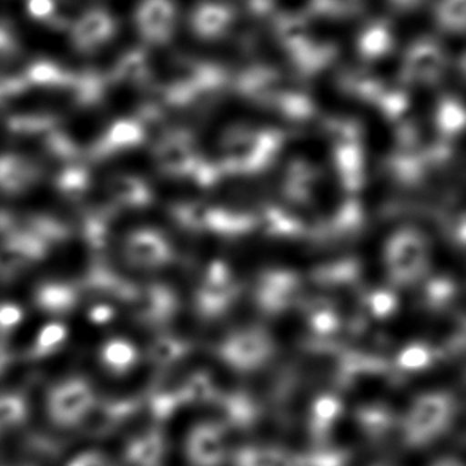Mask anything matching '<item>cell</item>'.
<instances>
[{
  "instance_id": "6da1fadb",
  "label": "cell",
  "mask_w": 466,
  "mask_h": 466,
  "mask_svg": "<svg viewBox=\"0 0 466 466\" xmlns=\"http://www.w3.org/2000/svg\"><path fill=\"white\" fill-rule=\"evenodd\" d=\"M454 419L455 403L451 395L442 391L420 395L398 422L404 446L412 451L429 448L448 435Z\"/></svg>"
},
{
  "instance_id": "7a4b0ae2",
  "label": "cell",
  "mask_w": 466,
  "mask_h": 466,
  "mask_svg": "<svg viewBox=\"0 0 466 466\" xmlns=\"http://www.w3.org/2000/svg\"><path fill=\"white\" fill-rule=\"evenodd\" d=\"M96 406V391L85 378H66L51 385L45 398L46 416L59 429H74L88 419Z\"/></svg>"
},
{
  "instance_id": "3957f363",
  "label": "cell",
  "mask_w": 466,
  "mask_h": 466,
  "mask_svg": "<svg viewBox=\"0 0 466 466\" xmlns=\"http://www.w3.org/2000/svg\"><path fill=\"white\" fill-rule=\"evenodd\" d=\"M189 466H223L229 459L228 427L217 420H202L188 430L183 444Z\"/></svg>"
},
{
  "instance_id": "277c9868",
  "label": "cell",
  "mask_w": 466,
  "mask_h": 466,
  "mask_svg": "<svg viewBox=\"0 0 466 466\" xmlns=\"http://www.w3.org/2000/svg\"><path fill=\"white\" fill-rule=\"evenodd\" d=\"M178 8L174 0H140L134 12V23L147 42L163 45L169 42L177 27Z\"/></svg>"
},
{
  "instance_id": "5b68a950",
  "label": "cell",
  "mask_w": 466,
  "mask_h": 466,
  "mask_svg": "<svg viewBox=\"0 0 466 466\" xmlns=\"http://www.w3.org/2000/svg\"><path fill=\"white\" fill-rule=\"evenodd\" d=\"M238 10L225 0H201L189 12V27L204 40L220 38L233 27Z\"/></svg>"
},
{
  "instance_id": "8992f818",
  "label": "cell",
  "mask_w": 466,
  "mask_h": 466,
  "mask_svg": "<svg viewBox=\"0 0 466 466\" xmlns=\"http://www.w3.org/2000/svg\"><path fill=\"white\" fill-rule=\"evenodd\" d=\"M116 29V19L107 10L93 8L76 19L72 25L70 37L76 50L89 53L110 42Z\"/></svg>"
},
{
  "instance_id": "52a82bcc",
  "label": "cell",
  "mask_w": 466,
  "mask_h": 466,
  "mask_svg": "<svg viewBox=\"0 0 466 466\" xmlns=\"http://www.w3.org/2000/svg\"><path fill=\"white\" fill-rule=\"evenodd\" d=\"M40 178V170L31 159L16 153L0 155V191L5 195H21L32 188Z\"/></svg>"
},
{
  "instance_id": "ba28073f",
  "label": "cell",
  "mask_w": 466,
  "mask_h": 466,
  "mask_svg": "<svg viewBox=\"0 0 466 466\" xmlns=\"http://www.w3.org/2000/svg\"><path fill=\"white\" fill-rule=\"evenodd\" d=\"M233 466H301L299 454L276 444H244L229 454Z\"/></svg>"
},
{
  "instance_id": "9c48e42d",
  "label": "cell",
  "mask_w": 466,
  "mask_h": 466,
  "mask_svg": "<svg viewBox=\"0 0 466 466\" xmlns=\"http://www.w3.org/2000/svg\"><path fill=\"white\" fill-rule=\"evenodd\" d=\"M340 412H342V406L338 398L323 395L315 400L310 410L308 427H309L310 438L317 446L327 444L328 436L339 420Z\"/></svg>"
},
{
  "instance_id": "30bf717a",
  "label": "cell",
  "mask_w": 466,
  "mask_h": 466,
  "mask_svg": "<svg viewBox=\"0 0 466 466\" xmlns=\"http://www.w3.org/2000/svg\"><path fill=\"white\" fill-rule=\"evenodd\" d=\"M166 440L159 430H148L133 438L127 448V461L133 466H161Z\"/></svg>"
},
{
  "instance_id": "8fae6325",
  "label": "cell",
  "mask_w": 466,
  "mask_h": 466,
  "mask_svg": "<svg viewBox=\"0 0 466 466\" xmlns=\"http://www.w3.org/2000/svg\"><path fill=\"white\" fill-rule=\"evenodd\" d=\"M395 35L391 25L384 18L372 19L361 29L359 35V50L365 57H380L393 48Z\"/></svg>"
},
{
  "instance_id": "7c38bea8",
  "label": "cell",
  "mask_w": 466,
  "mask_h": 466,
  "mask_svg": "<svg viewBox=\"0 0 466 466\" xmlns=\"http://www.w3.org/2000/svg\"><path fill=\"white\" fill-rule=\"evenodd\" d=\"M441 46L433 38L423 37L408 50V69L416 76H431L441 69Z\"/></svg>"
},
{
  "instance_id": "4fadbf2b",
  "label": "cell",
  "mask_w": 466,
  "mask_h": 466,
  "mask_svg": "<svg viewBox=\"0 0 466 466\" xmlns=\"http://www.w3.org/2000/svg\"><path fill=\"white\" fill-rule=\"evenodd\" d=\"M395 417L389 408L380 404L363 406L357 410V425L363 431V435L378 441L380 438L390 433V430L397 425Z\"/></svg>"
},
{
  "instance_id": "5bb4252c",
  "label": "cell",
  "mask_w": 466,
  "mask_h": 466,
  "mask_svg": "<svg viewBox=\"0 0 466 466\" xmlns=\"http://www.w3.org/2000/svg\"><path fill=\"white\" fill-rule=\"evenodd\" d=\"M40 309L46 312H66L76 303V293L66 284H44L35 293Z\"/></svg>"
},
{
  "instance_id": "9a60e30c",
  "label": "cell",
  "mask_w": 466,
  "mask_h": 466,
  "mask_svg": "<svg viewBox=\"0 0 466 466\" xmlns=\"http://www.w3.org/2000/svg\"><path fill=\"white\" fill-rule=\"evenodd\" d=\"M365 8V0H308L306 15L319 18H349Z\"/></svg>"
},
{
  "instance_id": "2e32d148",
  "label": "cell",
  "mask_w": 466,
  "mask_h": 466,
  "mask_svg": "<svg viewBox=\"0 0 466 466\" xmlns=\"http://www.w3.org/2000/svg\"><path fill=\"white\" fill-rule=\"evenodd\" d=\"M436 25L444 32H461L466 23V0H438L435 10Z\"/></svg>"
},
{
  "instance_id": "e0dca14e",
  "label": "cell",
  "mask_w": 466,
  "mask_h": 466,
  "mask_svg": "<svg viewBox=\"0 0 466 466\" xmlns=\"http://www.w3.org/2000/svg\"><path fill=\"white\" fill-rule=\"evenodd\" d=\"M225 408V420L223 423L228 429H250L257 420V408L250 403V400L242 397L228 398L223 403Z\"/></svg>"
},
{
  "instance_id": "ac0fdd59",
  "label": "cell",
  "mask_w": 466,
  "mask_h": 466,
  "mask_svg": "<svg viewBox=\"0 0 466 466\" xmlns=\"http://www.w3.org/2000/svg\"><path fill=\"white\" fill-rule=\"evenodd\" d=\"M66 339H67L66 325L59 323V321H51L48 325L40 328L37 338L34 340L32 355L37 357V359L48 357L51 353L56 352L57 349L66 342Z\"/></svg>"
},
{
  "instance_id": "d6986e66",
  "label": "cell",
  "mask_w": 466,
  "mask_h": 466,
  "mask_svg": "<svg viewBox=\"0 0 466 466\" xmlns=\"http://www.w3.org/2000/svg\"><path fill=\"white\" fill-rule=\"evenodd\" d=\"M101 361L108 371L123 374L134 365L133 349L123 340H110L102 347Z\"/></svg>"
},
{
  "instance_id": "ffe728a7",
  "label": "cell",
  "mask_w": 466,
  "mask_h": 466,
  "mask_svg": "<svg viewBox=\"0 0 466 466\" xmlns=\"http://www.w3.org/2000/svg\"><path fill=\"white\" fill-rule=\"evenodd\" d=\"M25 80L37 86H64L70 82L69 76L59 66L48 61L31 64L25 74Z\"/></svg>"
},
{
  "instance_id": "44dd1931",
  "label": "cell",
  "mask_w": 466,
  "mask_h": 466,
  "mask_svg": "<svg viewBox=\"0 0 466 466\" xmlns=\"http://www.w3.org/2000/svg\"><path fill=\"white\" fill-rule=\"evenodd\" d=\"M27 417V403L18 393L0 395V429L16 427Z\"/></svg>"
},
{
  "instance_id": "7402d4cb",
  "label": "cell",
  "mask_w": 466,
  "mask_h": 466,
  "mask_svg": "<svg viewBox=\"0 0 466 466\" xmlns=\"http://www.w3.org/2000/svg\"><path fill=\"white\" fill-rule=\"evenodd\" d=\"M350 455L346 449L317 446L309 454L299 455L301 466H347Z\"/></svg>"
},
{
  "instance_id": "603a6c76",
  "label": "cell",
  "mask_w": 466,
  "mask_h": 466,
  "mask_svg": "<svg viewBox=\"0 0 466 466\" xmlns=\"http://www.w3.org/2000/svg\"><path fill=\"white\" fill-rule=\"evenodd\" d=\"M66 466H120L101 451H85L76 454Z\"/></svg>"
},
{
  "instance_id": "cb8c5ba5",
  "label": "cell",
  "mask_w": 466,
  "mask_h": 466,
  "mask_svg": "<svg viewBox=\"0 0 466 466\" xmlns=\"http://www.w3.org/2000/svg\"><path fill=\"white\" fill-rule=\"evenodd\" d=\"M23 309L18 304L4 303L0 304V333L12 331L13 328L18 327L23 321Z\"/></svg>"
},
{
  "instance_id": "d4e9b609",
  "label": "cell",
  "mask_w": 466,
  "mask_h": 466,
  "mask_svg": "<svg viewBox=\"0 0 466 466\" xmlns=\"http://www.w3.org/2000/svg\"><path fill=\"white\" fill-rule=\"evenodd\" d=\"M57 185H59V188L63 189V191L72 195L74 191H80V189L85 188L86 176H85L83 170L72 169L70 167V169H66L61 174L59 180H57Z\"/></svg>"
},
{
  "instance_id": "484cf974",
  "label": "cell",
  "mask_w": 466,
  "mask_h": 466,
  "mask_svg": "<svg viewBox=\"0 0 466 466\" xmlns=\"http://www.w3.org/2000/svg\"><path fill=\"white\" fill-rule=\"evenodd\" d=\"M27 8L34 18L48 19L55 15V0H29Z\"/></svg>"
},
{
  "instance_id": "4316f807",
  "label": "cell",
  "mask_w": 466,
  "mask_h": 466,
  "mask_svg": "<svg viewBox=\"0 0 466 466\" xmlns=\"http://www.w3.org/2000/svg\"><path fill=\"white\" fill-rule=\"evenodd\" d=\"M389 5L391 6V10H395L398 13H412L419 10L420 6L425 4V0H387Z\"/></svg>"
},
{
  "instance_id": "83f0119b",
  "label": "cell",
  "mask_w": 466,
  "mask_h": 466,
  "mask_svg": "<svg viewBox=\"0 0 466 466\" xmlns=\"http://www.w3.org/2000/svg\"><path fill=\"white\" fill-rule=\"evenodd\" d=\"M10 361H12V353L4 342H0V376L6 371V368L10 366Z\"/></svg>"
},
{
  "instance_id": "f1b7e54d",
  "label": "cell",
  "mask_w": 466,
  "mask_h": 466,
  "mask_svg": "<svg viewBox=\"0 0 466 466\" xmlns=\"http://www.w3.org/2000/svg\"><path fill=\"white\" fill-rule=\"evenodd\" d=\"M108 310L106 308H96V309L91 310V320L93 321H106L107 319Z\"/></svg>"
},
{
  "instance_id": "f546056e",
  "label": "cell",
  "mask_w": 466,
  "mask_h": 466,
  "mask_svg": "<svg viewBox=\"0 0 466 466\" xmlns=\"http://www.w3.org/2000/svg\"><path fill=\"white\" fill-rule=\"evenodd\" d=\"M10 44H12V40L8 37L5 29H0V51L8 50Z\"/></svg>"
},
{
  "instance_id": "4dcf8cb0",
  "label": "cell",
  "mask_w": 466,
  "mask_h": 466,
  "mask_svg": "<svg viewBox=\"0 0 466 466\" xmlns=\"http://www.w3.org/2000/svg\"><path fill=\"white\" fill-rule=\"evenodd\" d=\"M431 466H463L461 461H455V459H440L436 461Z\"/></svg>"
},
{
  "instance_id": "1f68e13d",
  "label": "cell",
  "mask_w": 466,
  "mask_h": 466,
  "mask_svg": "<svg viewBox=\"0 0 466 466\" xmlns=\"http://www.w3.org/2000/svg\"><path fill=\"white\" fill-rule=\"evenodd\" d=\"M374 466H385V465H374Z\"/></svg>"
}]
</instances>
